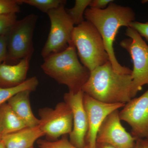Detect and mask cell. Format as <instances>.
Returning a JSON list of instances; mask_svg holds the SVG:
<instances>
[{
    "label": "cell",
    "instance_id": "cell-4",
    "mask_svg": "<svg viewBox=\"0 0 148 148\" xmlns=\"http://www.w3.org/2000/svg\"><path fill=\"white\" fill-rule=\"evenodd\" d=\"M71 41L82 64L90 72L110 61L102 37L90 21L74 27Z\"/></svg>",
    "mask_w": 148,
    "mask_h": 148
},
{
    "label": "cell",
    "instance_id": "cell-12",
    "mask_svg": "<svg viewBox=\"0 0 148 148\" xmlns=\"http://www.w3.org/2000/svg\"><path fill=\"white\" fill-rule=\"evenodd\" d=\"M83 101L88 120L86 142L89 148H95L97 133L104 120L112 112L122 108L125 104L103 103L84 93Z\"/></svg>",
    "mask_w": 148,
    "mask_h": 148
},
{
    "label": "cell",
    "instance_id": "cell-13",
    "mask_svg": "<svg viewBox=\"0 0 148 148\" xmlns=\"http://www.w3.org/2000/svg\"><path fill=\"white\" fill-rule=\"evenodd\" d=\"M30 60L25 58L12 65L5 62L0 64V88L14 87L25 82L27 79Z\"/></svg>",
    "mask_w": 148,
    "mask_h": 148
},
{
    "label": "cell",
    "instance_id": "cell-27",
    "mask_svg": "<svg viewBox=\"0 0 148 148\" xmlns=\"http://www.w3.org/2000/svg\"><path fill=\"white\" fill-rule=\"evenodd\" d=\"M95 148H115L112 146L105 143H96Z\"/></svg>",
    "mask_w": 148,
    "mask_h": 148
},
{
    "label": "cell",
    "instance_id": "cell-6",
    "mask_svg": "<svg viewBox=\"0 0 148 148\" xmlns=\"http://www.w3.org/2000/svg\"><path fill=\"white\" fill-rule=\"evenodd\" d=\"M125 34L129 38L121 41L120 45L127 51L133 61L131 74V94L133 98L144 86L148 84V45L142 37L130 27H127Z\"/></svg>",
    "mask_w": 148,
    "mask_h": 148
},
{
    "label": "cell",
    "instance_id": "cell-15",
    "mask_svg": "<svg viewBox=\"0 0 148 148\" xmlns=\"http://www.w3.org/2000/svg\"><path fill=\"white\" fill-rule=\"evenodd\" d=\"M44 133L39 125L26 127L18 131L3 136V141L7 148H31Z\"/></svg>",
    "mask_w": 148,
    "mask_h": 148
},
{
    "label": "cell",
    "instance_id": "cell-5",
    "mask_svg": "<svg viewBox=\"0 0 148 148\" xmlns=\"http://www.w3.org/2000/svg\"><path fill=\"white\" fill-rule=\"evenodd\" d=\"M38 16L31 14L17 20L6 34L8 57L6 61L17 62L31 59L34 52L33 35Z\"/></svg>",
    "mask_w": 148,
    "mask_h": 148
},
{
    "label": "cell",
    "instance_id": "cell-18",
    "mask_svg": "<svg viewBox=\"0 0 148 148\" xmlns=\"http://www.w3.org/2000/svg\"><path fill=\"white\" fill-rule=\"evenodd\" d=\"M91 0H76L72 8L66 9V12L76 26L84 21L85 12L89 5Z\"/></svg>",
    "mask_w": 148,
    "mask_h": 148
},
{
    "label": "cell",
    "instance_id": "cell-25",
    "mask_svg": "<svg viewBox=\"0 0 148 148\" xmlns=\"http://www.w3.org/2000/svg\"><path fill=\"white\" fill-rule=\"evenodd\" d=\"M113 1L112 0H91L89 6L96 9H105Z\"/></svg>",
    "mask_w": 148,
    "mask_h": 148
},
{
    "label": "cell",
    "instance_id": "cell-9",
    "mask_svg": "<svg viewBox=\"0 0 148 148\" xmlns=\"http://www.w3.org/2000/svg\"><path fill=\"white\" fill-rule=\"evenodd\" d=\"M119 116L130 126L133 137L148 139V90L126 103L119 111Z\"/></svg>",
    "mask_w": 148,
    "mask_h": 148
},
{
    "label": "cell",
    "instance_id": "cell-17",
    "mask_svg": "<svg viewBox=\"0 0 148 148\" xmlns=\"http://www.w3.org/2000/svg\"><path fill=\"white\" fill-rule=\"evenodd\" d=\"M39 84L38 80L36 77L28 79L22 83L14 87L1 88H0V106L16 95L18 92L25 90L34 91L36 90Z\"/></svg>",
    "mask_w": 148,
    "mask_h": 148
},
{
    "label": "cell",
    "instance_id": "cell-32",
    "mask_svg": "<svg viewBox=\"0 0 148 148\" xmlns=\"http://www.w3.org/2000/svg\"><path fill=\"white\" fill-rule=\"evenodd\" d=\"M31 148H34V147H32Z\"/></svg>",
    "mask_w": 148,
    "mask_h": 148
},
{
    "label": "cell",
    "instance_id": "cell-28",
    "mask_svg": "<svg viewBox=\"0 0 148 148\" xmlns=\"http://www.w3.org/2000/svg\"><path fill=\"white\" fill-rule=\"evenodd\" d=\"M0 148H7L5 144V143H4L3 141V140L0 141Z\"/></svg>",
    "mask_w": 148,
    "mask_h": 148
},
{
    "label": "cell",
    "instance_id": "cell-1",
    "mask_svg": "<svg viewBox=\"0 0 148 148\" xmlns=\"http://www.w3.org/2000/svg\"><path fill=\"white\" fill-rule=\"evenodd\" d=\"M84 17L95 26L101 34L114 71L120 74L131 75L132 70L119 63L113 45L120 28L128 27L131 22L135 21V14L133 10L112 2L105 9L87 8Z\"/></svg>",
    "mask_w": 148,
    "mask_h": 148
},
{
    "label": "cell",
    "instance_id": "cell-7",
    "mask_svg": "<svg viewBox=\"0 0 148 148\" xmlns=\"http://www.w3.org/2000/svg\"><path fill=\"white\" fill-rule=\"evenodd\" d=\"M51 27L47 39L41 55L45 58L61 52L68 47L71 41L74 25L66 12L65 5L49 12Z\"/></svg>",
    "mask_w": 148,
    "mask_h": 148
},
{
    "label": "cell",
    "instance_id": "cell-3",
    "mask_svg": "<svg viewBox=\"0 0 148 148\" xmlns=\"http://www.w3.org/2000/svg\"><path fill=\"white\" fill-rule=\"evenodd\" d=\"M44 59L41 66L43 72L59 84L66 86L69 92L81 90L90 76V72L79 61L72 41L64 50Z\"/></svg>",
    "mask_w": 148,
    "mask_h": 148
},
{
    "label": "cell",
    "instance_id": "cell-23",
    "mask_svg": "<svg viewBox=\"0 0 148 148\" xmlns=\"http://www.w3.org/2000/svg\"><path fill=\"white\" fill-rule=\"evenodd\" d=\"M128 27L134 29L141 37L145 38L148 42V22L144 23L133 21L129 24Z\"/></svg>",
    "mask_w": 148,
    "mask_h": 148
},
{
    "label": "cell",
    "instance_id": "cell-29",
    "mask_svg": "<svg viewBox=\"0 0 148 148\" xmlns=\"http://www.w3.org/2000/svg\"><path fill=\"white\" fill-rule=\"evenodd\" d=\"M134 148H139V144H138V142L137 140L136 141V145H135V147Z\"/></svg>",
    "mask_w": 148,
    "mask_h": 148
},
{
    "label": "cell",
    "instance_id": "cell-30",
    "mask_svg": "<svg viewBox=\"0 0 148 148\" xmlns=\"http://www.w3.org/2000/svg\"><path fill=\"white\" fill-rule=\"evenodd\" d=\"M3 136L1 132V130H0V141L2 140Z\"/></svg>",
    "mask_w": 148,
    "mask_h": 148
},
{
    "label": "cell",
    "instance_id": "cell-10",
    "mask_svg": "<svg viewBox=\"0 0 148 148\" xmlns=\"http://www.w3.org/2000/svg\"><path fill=\"white\" fill-rule=\"evenodd\" d=\"M137 140L121 124L117 110L104 120L97 133L96 143H106L115 148H134Z\"/></svg>",
    "mask_w": 148,
    "mask_h": 148
},
{
    "label": "cell",
    "instance_id": "cell-11",
    "mask_svg": "<svg viewBox=\"0 0 148 148\" xmlns=\"http://www.w3.org/2000/svg\"><path fill=\"white\" fill-rule=\"evenodd\" d=\"M84 92L82 90L76 92H69L64 94V101L71 110L73 116V128L69 135V140L73 145L83 148L86 145L88 130L87 114L84 104Z\"/></svg>",
    "mask_w": 148,
    "mask_h": 148
},
{
    "label": "cell",
    "instance_id": "cell-24",
    "mask_svg": "<svg viewBox=\"0 0 148 148\" xmlns=\"http://www.w3.org/2000/svg\"><path fill=\"white\" fill-rule=\"evenodd\" d=\"M7 57V37L6 34L0 36V64L5 62Z\"/></svg>",
    "mask_w": 148,
    "mask_h": 148
},
{
    "label": "cell",
    "instance_id": "cell-20",
    "mask_svg": "<svg viewBox=\"0 0 148 148\" xmlns=\"http://www.w3.org/2000/svg\"><path fill=\"white\" fill-rule=\"evenodd\" d=\"M37 144L39 148H80L73 145L70 142L68 135L61 137L59 140L55 141H49L47 140L39 139L37 140ZM89 148L87 145L83 148Z\"/></svg>",
    "mask_w": 148,
    "mask_h": 148
},
{
    "label": "cell",
    "instance_id": "cell-16",
    "mask_svg": "<svg viewBox=\"0 0 148 148\" xmlns=\"http://www.w3.org/2000/svg\"><path fill=\"white\" fill-rule=\"evenodd\" d=\"M27 127L24 123L5 103L0 106V130L3 136Z\"/></svg>",
    "mask_w": 148,
    "mask_h": 148
},
{
    "label": "cell",
    "instance_id": "cell-19",
    "mask_svg": "<svg viewBox=\"0 0 148 148\" xmlns=\"http://www.w3.org/2000/svg\"><path fill=\"white\" fill-rule=\"evenodd\" d=\"M17 1L20 4H26L34 7L47 14L62 5H65L66 2V1L63 0H17Z\"/></svg>",
    "mask_w": 148,
    "mask_h": 148
},
{
    "label": "cell",
    "instance_id": "cell-14",
    "mask_svg": "<svg viewBox=\"0 0 148 148\" xmlns=\"http://www.w3.org/2000/svg\"><path fill=\"white\" fill-rule=\"evenodd\" d=\"M31 92L25 90L18 92L7 102L27 127L38 126L40 122L32 112L30 100Z\"/></svg>",
    "mask_w": 148,
    "mask_h": 148
},
{
    "label": "cell",
    "instance_id": "cell-2",
    "mask_svg": "<svg viewBox=\"0 0 148 148\" xmlns=\"http://www.w3.org/2000/svg\"><path fill=\"white\" fill-rule=\"evenodd\" d=\"M131 75L116 73L110 61L90 72L82 88L85 94L108 104H126L132 99Z\"/></svg>",
    "mask_w": 148,
    "mask_h": 148
},
{
    "label": "cell",
    "instance_id": "cell-21",
    "mask_svg": "<svg viewBox=\"0 0 148 148\" xmlns=\"http://www.w3.org/2000/svg\"><path fill=\"white\" fill-rule=\"evenodd\" d=\"M17 20L16 13L0 15V36L6 34Z\"/></svg>",
    "mask_w": 148,
    "mask_h": 148
},
{
    "label": "cell",
    "instance_id": "cell-31",
    "mask_svg": "<svg viewBox=\"0 0 148 148\" xmlns=\"http://www.w3.org/2000/svg\"><path fill=\"white\" fill-rule=\"evenodd\" d=\"M148 2V0H147V1H142V3H146V2Z\"/></svg>",
    "mask_w": 148,
    "mask_h": 148
},
{
    "label": "cell",
    "instance_id": "cell-26",
    "mask_svg": "<svg viewBox=\"0 0 148 148\" xmlns=\"http://www.w3.org/2000/svg\"><path fill=\"white\" fill-rule=\"evenodd\" d=\"M139 148H148V139H137Z\"/></svg>",
    "mask_w": 148,
    "mask_h": 148
},
{
    "label": "cell",
    "instance_id": "cell-22",
    "mask_svg": "<svg viewBox=\"0 0 148 148\" xmlns=\"http://www.w3.org/2000/svg\"><path fill=\"white\" fill-rule=\"evenodd\" d=\"M20 5L17 0H0V15L20 12Z\"/></svg>",
    "mask_w": 148,
    "mask_h": 148
},
{
    "label": "cell",
    "instance_id": "cell-8",
    "mask_svg": "<svg viewBox=\"0 0 148 148\" xmlns=\"http://www.w3.org/2000/svg\"><path fill=\"white\" fill-rule=\"evenodd\" d=\"M39 126L49 141H55L69 135L73 128V116L67 103L59 102L54 108L45 107L38 111Z\"/></svg>",
    "mask_w": 148,
    "mask_h": 148
}]
</instances>
